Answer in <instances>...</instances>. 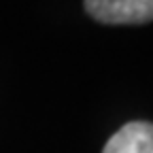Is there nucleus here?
<instances>
[{"label":"nucleus","mask_w":153,"mask_h":153,"mask_svg":"<svg viewBox=\"0 0 153 153\" xmlns=\"http://www.w3.org/2000/svg\"><path fill=\"white\" fill-rule=\"evenodd\" d=\"M85 11L111 26L147 24L153 19V0H85Z\"/></svg>","instance_id":"f257e3e1"},{"label":"nucleus","mask_w":153,"mask_h":153,"mask_svg":"<svg viewBox=\"0 0 153 153\" xmlns=\"http://www.w3.org/2000/svg\"><path fill=\"white\" fill-rule=\"evenodd\" d=\"M102 153H153V123H126L108 138Z\"/></svg>","instance_id":"f03ea898"}]
</instances>
